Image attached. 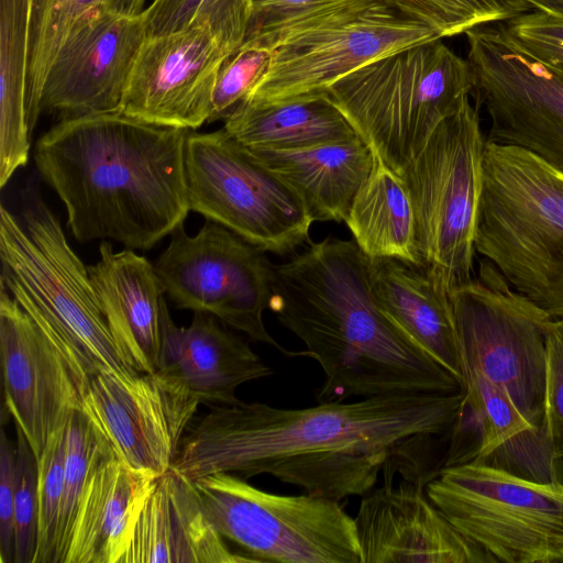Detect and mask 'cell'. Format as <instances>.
Returning a JSON list of instances; mask_svg holds the SVG:
<instances>
[{
    "label": "cell",
    "instance_id": "13",
    "mask_svg": "<svg viewBox=\"0 0 563 563\" xmlns=\"http://www.w3.org/2000/svg\"><path fill=\"white\" fill-rule=\"evenodd\" d=\"M273 265L264 250L206 219L192 236L184 223L178 225L154 267L165 295L177 308L210 313L289 356L290 351L263 322L272 297Z\"/></svg>",
    "mask_w": 563,
    "mask_h": 563
},
{
    "label": "cell",
    "instance_id": "10",
    "mask_svg": "<svg viewBox=\"0 0 563 563\" xmlns=\"http://www.w3.org/2000/svg\"><path fill=\"white\" fill-rule=\"evenodd\" d=\"M432 504L496 563H563V487L478 463L442 467Z\"/></svg>",
    "mask_w": 563,
    "mask_h": 563
},
{
    "label": "cell",
    "instance_id": "25",
    "mask_svg": "<svg viewBox=\"0 0 563 563\" xmlns=\"http://www.w3.org/2000/svg\"><path fill=\"white\" fill-rule=\"evenodd\" d=\"M250 151L298 194L312 222L345 221L377 159L358 135L302 150Z\"/></svg>",
    "mask_w": 563,
    "mask_h": 563
},
{
    "label": "cell",
    "instance_id": "22",
    "mask_svg": "<svg viewBox=\"0 0 563 563\" xmlns=\"http://www.w3.org/2000/svg\"><path fill=\"white\" fill-rule=\"evenodd\" d=\"M99 254V261L87 268L109 328L140 373H155L165 297L155 267L133 250L113 251L108 241L100 243Z\"/></svg>",
    "mask_w": 563,
    "mask_h": 563
},
{
    "label": "cell",
    "instance_id": "36",
    "mask_svg": "<svg viewBox=\"0 0 563 563\" xmlns=\"http://www.w3.org/2000/svg\"><path fill=\"white\" fill-rule=\"evenodd\" d=\"M544 430L551 479L563 487V320H552L548 333Z\"/></svg>",
    "mask_w": 563,
    "mask_h": 563
},
{
    "label": "cell",
    "instance_id": "4",
    "mask_svg": "<svg viewBox=\"0 0 563 563\" xmlns=\"http://www.w3.org/2000/svg\"><path fill=\"white\" fill-rule=\"evenodd\" d=\"M0 280L81 376L140 374L109 328L87 266L36 188L23 190L21 220L0 208Z\"/></svg>",
    "mask_w": 563,
    "mask_h": 563
},
{
    "label": "cell",
    "instance_id": "14",
    "mask_svg": "<svg viewBox=\"0 0 563 563\" xmlns=\"http://www.w3.org/2000/svg\"><path fill=\"white\" fill-rule=\"evenodd\" d=\"M465 34L472 96L489 118L487 140L529 151L563 173V67L531 56L501 22Z\"/></svg>",
    "mask_w": 563,
    "mask_h": 563
},
{
    "label": "cell",
    "instance_id": "11",
    "mask_svg": "<svg viewBox=\"0 0 563 563\" xmlns=\"http://www.w3.org/2000/svg\"><path fill=\"white\" fill-rule=\"evenodd\" d=\"M451 300L463 375L477 372L506 389L548 443L544 402L552 319L486 260L476 278L451 291Z\"/></svg>",
    "mask_w": 563,
    "mask_h": 563
},
{
    "label": "cell",
    "instance_id": "15",
    "mask_svg": "<svg viewBox=\"0 0 563 563\" xmlns=\"http://www.w3.org/2000/svg\"><path fill=\"white\" fill-rule=\"evenodd\" d=\"M440 38L378 0H361L279 44L267 76L247 101L327 93L332 84L371 60Z\"/></svg>",
    "mask_w": 563,
    "mask_h": 563
},
{
    "label": "cell",
    "instance_id": "5",
    "mask_svg": "<svg viewBox=\"0 0 563 563\" xmlns=\"http://www.w3.org/2000/svg\"><path fill=\"white\" fill-rule=\"evenodd\" d=\"M475 251L518 294L563 320V173L486 139Z\"/></svg>",
    "mask_w": 563,
    "mask_h": 563
},
{
    "label": "cell",
    "instance_id": "12",
    "mask_svg": "<svg viewBox=\"0 0 563 563\" xmlns=\"http://www.w3.org/2000/svg\"><path fill=\"white\" fill-rule=\"evenodd\" d=\"M185 166L190 211L265 252L285 255L309 241L298 194L223 128L189 131Z\"/></svg>",
    "mask_w": 563,
    "mask_h": 563
},
{
    "label": "cell",
    "instance_id": "39",
    "mask_svg": "<svg viewBox=\"0 0 563 563\" xmlns=\"http://www.w3.org/2000/svg\"><path fill=\"white\" fill-rule=\"evenodd\" d=\"M482 445L483 428L479 417L476 409L463 396L448 440L443 467L476 462Z\"/></svg>",
    "mask_w": 563,
    "mask_h": 563
},
{
    "label": "cell",
    "instance_id": "17",
    "mask_svg": "<svg viewBox=\"0 0 563 563\" xmlns=\"http://www.w3.org/2000/svg\"><path fill=\"white\" fill-rule=\"evenodd\" d=\"M0 351L4 406L38 461L54 434L81 409L87 379L2 280Z\"/></svg>",
    "mask_w": 563,
    "mask_h": 563
},
{
    "label": "cell",
    "instance_id": "35",
    "mask_svg": "<svg viewBox=\"0 0 563 563\" xmlns=\"http://www.w3.org/2000/svg\"><path fill=\"white\" fill-rule=\"evenodd\" d=\"M15 429L13 563H34L38 542V464L26 437L19 427Z\"/></svg>",
    "mask_w": 563,
    "mask_h": 563
},
{
    "label": "cell",
    "instance_id": "27",
    "mask_svg": "<svg viewBox=\"0 0 563 563\" xmlns=\"http://www.w3.org/2000/svg\"><path fill=\"white\" fill-rule=\"evenodd\" d=\"M34 0H0V187L27 164L29 65Z\"/></svg>",
    "mask_w": 563,
    "mask_h": 563
},
{
    "label": "cell",
    "instance_id": "40",
    "mask_svg": "<svg viewBox=\"0 0 563 563\" xmlns=\"http://www.w3.org/2000/svg\"><path fill=\"white\" fill-rule=\"evenodd\" d=\"M208 1L154 0L143 12L147 35H159L185 26Z\"/></svg>",
    "mask_w": 563,
    "mask_h": 563
},
{
    "label": "cell",
    "instance_id": "33",
    "mask_svg": "<svg viewBox=\"0 0 563 563\" xmlns=\"http://www.w3.org/2000/svg\"><path fill=\"white\" fill-rule=\"evenodd\" d=\"M273 52L242 43L222 63L212 95L207 123L225 120L247 101L267 76Z\"/></svg>",
    "mask_w": 563,
    "mask_h": 563
},
{
    "label": "cell",
    "instance_id": "29",
    "mask_svg": "<svg viewBox=\"0 0 563 563\" xmlns=\"http://www.w3.org/2000/svg\"><path fill=\"white\" fill-rule=\"evenodd\" d=\"M146 0H34L29 65V123L33 132L48 69L73 26L97 9L122 15L144 12Z\"/></svg>",
    "mask_w": 563,
    "mask_h": 563
},
{
    "label": "cell",
    "instance_id": "30",
    "mask_svg": "<svg viewBox=\"0 0 563 563\" xmlns=\"http://www.w3.org/2000/svg\"><path fill=\"white\" fill-rule=\"evenodd\" d=\"M106 437L81 409L74 411L67 424V450L55 563H64L81 501L93 467L112 452Z\"/></svg>",
    "mask_w": 563,
    "mask_h": 563
},
{
    "label": "cell",
    "instance_id": "34",
    "mask_svg": "<svg viewBox=\"0 0 563 563\" xmlns=\"http://www.w3.org/2000/svg\"><path fill=\"white\" fill-rule=\"evenodd\" d=\"M67 424L54 434L37 461L38 542L34 563H55L67 450Z\"/></svg>",
    "mask_w": 563,
    "mask_h": 563
},
{
    "label": "cell",
    "instance_id": "41",
    "mask_svg": "<svg viewBox=\"0 0 563 563\" xmlns=\"http://www.w3.org/2000/svg\"><path fill=\"white\" fill-rule=\"evenodd\" d=\"M534 10L563 19V0H526Z\"/></svg>",
    "mask_w": 563,
    "mask_h": 563
},
{
    "label": "cell",
    "instance_id": "24",
    "mask_svg": "<svg viewBox=\"0 0 563 563\" xmlns=\"http://www.w3.org/2000/svg\"><path fill=\"white\" fill-rule=\"evenodd\" d=\"M156 475L114 453L91 471L64 563H121L139 509Z\"/></svg>",
    "mask_w": 563,
    "mask_h": 563
},
{
    "label": "cell",
    "instance_id": "2",
    "mask_svg": "<svg viewBox=\"0 0 563 563\" xmlns=\"http://www.w3.org/2000/svg\"><path fill=\"white\" fill-rule=\"evenodd\" d=\"M356 242L328 236L273 265L269 310L324 374L318 402L351 397L455 394L460 382L387 317Z\"/></svg>",
    "mask_w": 563,
    "mask_h": 563
},
{
    "label": "cell",
    "instance_id": "16",
    "mask_svg": "<svg viewBox=\"0 0 563 563\" xmlns=\"http://www.w3.org/2000/svg\"><path fill=\"white\" fill-rule=\"evenodd\" d=\"M200 401L159 372L88 376L81 410L130 467L159 476L172 468Z\"/></svg>",
    "mask_w": 563,
    "mask_h": 563
},
{
    "label": "cell",
    "instance_id": "32",
    "mask_svg": "<svg viewBox=\"0 0 563 563\" xmlns=\"http://www.w3.org/2000/svg\"><path fill=\"white\" fill-rule=\"evenodd\" d=\"M361 0H251L243 43L274 51L279 44Z\"/></svg>",
    "mask_w": 563,
    "mask_h": 563
},
{
    "label": "cell",
    "instance_id": "20",
    "mask_svg": "<svg viewBox=\"0 0 563 563\" xmlns=\"http://www.w3.org/2000/svg\"><path fill=\"white\" fill-rule=\"evenodd\" d=\"M177 379L207 406L240 401L236 389L274 372L240 336L216 317L195 312L188 327H177L165 297L161 301V349L157 369Z\"/></svg>",
    "mask_w": 563,
    "mask_h": 563
},
{
    "label": "cell",
    "instance_id": "21",
    "mask_svg": "<svg viewBox=\"0 0 563 563\" xmlns=\"http://www.w3.org/2000/svg\"><path fill=\"white\" fill-rule=\"evenodd\" d=\"M244 563L209 521L192 481L156 476L139 509L121 563Z\"/></svg>",
    "mask_w": 563,
    "mask_h": 563
},
{
    "label": "cell",
    "instance_id": "38",
    "mask_svg": "<svg viewBox=\"0 0 563 563\" xmlns=\"http://www.w3.org/2000/svg\"><path fill=\"white\" fill-rule=\"evenodd\" d=\"M16 448L4 430L0 437V561L14 560V481Z\"/></svg>",
    "mask_w": 563,
    "mask_h": 563
},
{
    "label": "cell",
    "instance_id": "23",
    "mask_svg": "<svg viewBox=\"0 0 563 563\" xmlns=\"http://www.w3.org/2000/svg\"><path fill=\"white\" fill-rule=\"evenodd\" d=\"M374 298L383 312L462 385V362L449 290L423 267L397 258L369 260Z\"/></svg>",
    "mask_w": 563,
    "mask_h": 563
},
{
    "label": "cell",
    "instance_id": "26",
    "mask_svg": "<svg viewBox=\"0 0 563 563\" xmlns=\"http://www.w3.org/2000/svg\"><path fill=\"white\" fill-rule=\"evenodd\" d=\"M223 129L250 150H302L357 135L327 93L246 101L224 120Z\"/></svg>",
    "mask_w": 563,
    "mask_h": 563
},
{
    "label": "cell",
    "instance_id": "7",
    "mask_svg": "<svg viewBox=\"0 0 563 563\" xmlns=\"http://www.w3.org/2000/svg\"><path fill=\"white\" fill-rule=\"evenodd\" d=\"M485 145L478 108L467 98L400 176L422 267L450 294L472 280Z\"/></svg>",
    "mask_w": 563,
    "mask_h": 563
},
{
    "label": "cell",
    "instance_id": "3",
    "mask_svg": "<svg viewBox=\"0 0 563 563\" xmlns=\"http://www.w3.org/2000/svg\"><path fill=\"white\" fill-rule=\"evenodd\" d=\"M190 130L120 112L60 120L35 144L34 162L81 242L150 250L190 211L185 152Z\"/></svg>",
    "mask_w": 563,
    "mask_h": 563
},
{
    "label": "cell",
    "instance_id": "28",
    "mask_svg": "<svg viewBox=\"0 0 563 563\" xmlns=\"http://www.w3.org/2000/svg\"><path fill=\"white\" fill-rule=\"evenodd\" d=\"M369 257H391L421 266L412 203L402 178L378 159L344 221Z\"/></svg>",
    "mask_w": 563,
    "mask_h": 563
},
{
    "label": "cell",
    "instance_id": "6",
    "mask_svg": "<svg viewBox=\"0 0 563 563\" xmlns=\"http://www.w3.org/2000/svg\"><path fill=\"white\" fill-rule=\"evenodd\" d=\"M473 87L468 60L440 38L371 60L332 84L327 95L376 158L401 176Z\"/></svg>",
    "mask_w": 563,
    "mask_h": 563
},
{
    "label": "cell",
    "instance_id": "1",
    "mask_svg": "<svg viewBox=\"0 0 563 563\" xmlns=\"http://www.w3.org/2000/svg\"><path fill=\"white\" fill-rule=\"evenodd\" d=\"M463 393L394 395L284 409L239 401L210 406L187 429L172 470L268 474L306 493L342 500L371 492L380 472L412 463L449 440Z\"/></svg>",
    "mask_w": 563,
    "mask_h": 563
},
{
    "label": "cell",
    "instance_id": "31",
    "mask_svg": "<svg viewBox=\"0 0 563 563\" xmlns=\"http://www.w3.org/2000/svg\"><path fill=\"white\" fill-rule=\"evenodd\" d=\"M400 15L420 22L441 38L479 25L506 22L533 11L526 0H378Z\"/></svg>",
    "mask_w": 563,
    "mask_h": 563
},
{
    "label": "cell",
    "instance_id": "18",
    "mask_svg": "<svg viewBox=\"0 0 563 563\" xmlns=\"http://www.w3.org/2000/svg\"><path fill=\"white\" fill-rule=\"evenodd\" d=\"M147 36L143 13L88 12L73 26L48 69L41 112L57 113L62 120L120 112Z\"/></svg>",
    "mask_w": 563,
    "mask_h": 563
},
{
    "label": "cell",
    "instance_id": "19",
    "mask_svg": "<svg viewBox=\"0 0 563 563\" xmlns=\"http://www.w3.org/2000/svg\"><path fill=\"white\" fill-rule=\"evenodd\" d=\"M426 485L385 482L362 496L354 518L361 563H496L428 498Z\"/></svg>",
    "mask_w": 563,
    "mask_h": 563
},
{
    "label": "cell",
    "instance_id": "8",
    "mask_svg": "<svg viewBox=\"0 0 563 563\" xmlns=\"http://www.w3.org/2000/svg\"><path fill=\"white\" fill-rule=\"evenodd\" d=\"M192 483L219 534L253 562L361 563L355 521L340 500L275 494L223 472Z\"/></svg>",
    "mask_w": 563,
    "mask_h": 563
},
{
    "label": "cell",
    "instance_id": "9",
    "mask_svg": "<svg viewBox=\"0 0 563 563\" xmlns=\"http://www.w3.org/2000/svg\"><path fill=\"white\" fill-rule=\"evenodd\" d=\"M250 12L251 0H210L185 26L147 36L120 113L161 126L200 128L223 60L244 41Z\"/></svg>",
    "mask_w": 563,
    "mask_h": 563
},
{
    "label": "cell",
    "instance_id": "37",
    "mask_svg": "<svg viewBox=\"0 0 563 563\" xmlns=\"http://www.w3.org/2000/svg\"><path fill=\"white\" fill-rule=\"evenodd\" d=\"M501 23L512 40L531 56L563 67V19L533 10Z\"/></svg>",
    "mask_w": 563,
    "mask_h": 563
}]
</instances>
